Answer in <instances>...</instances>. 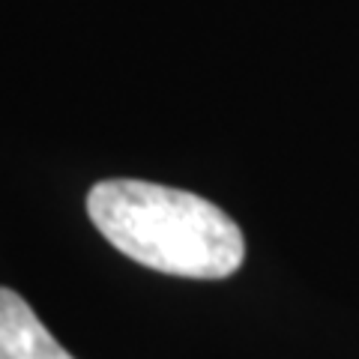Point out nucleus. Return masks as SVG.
Segmentation results:
<instances>
[{"label": "nucleus", "mask_w": 359, "mask_h": 359, "mask_svg": "<svg viewBox=\"0 0 359 359\" xmlns=\"http://www.w3.org/2000/svg\"><path fill=\"white\" fill-rule=\"evenodd\" d=\"M87 212L117 252L156 273L228 278L245 257L240 224L212 201L144 180H102Z\"/></svg>", "instance_id": "f257e3e1"}, {"label": "nucleus", "mask_w": 359, "mask_h": 359, "mask_svg": "<svg viewBox=\"0 0 359 359\" xmlns=\"http://www.w3.org/2000/svg\"><path fill=\"white\" fill-rule=\"evenodd\" d=\"M0 359H75L15 290L0 287Z\"/></svg>", "instance_id": "f03ea898"}]
</instances>
